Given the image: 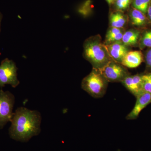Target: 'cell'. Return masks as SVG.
Masks as SVG:
<instances>
[{
	"mask_svg": "<svg viewBox=\"0 0 151 151\" xmlns=\"http://www.w3.org/2000/svg\"><path fill=\"white\" fill-rule=\"evenodd\" d=\"M98 70L108 82H122L125 77L129 75L124 65L112 60Z\"/></svg>",
	"mask_w": 151,
	"mask_h": 151,
	"instance_id": "obj_6",
	"label": "cell"
},
{
	"mask_svg": "<svg viewBox=\"0 0 151 151\" xmlns=\"http://www.w3.org/2000/svg\"><path fill=\"white\" fill-rule=\"evenodd\" d=\"M136 98L137 101L134 108L126 117L127 120L137 119L141 111L151 103V94L150 93L142 92Z\"/></svg>",
	"mask_w": 151,
	"mask_h": 151,
	"instance_id": "obj_7",
	"label": "cell"
},
{
	"mask_svg": "<svg viewBox=\"0 0 151 151\" xmlns=\"http://www.w3.org/2000/svg\"><path fill=\"white\" fill-rule=\"evenodd\" d=\"M41 116L37 111L24 107L18 108L14 113L9 130V135L13 139L26 142L40 132Z\"/></svg>",
	"mask_w": 151,
	"mask_h": 151,
	"instance_id": "obj_1",
	"label": "cell"
},
{
	"mask_svg": "<svg viewBox=\"0 0 151 151\" xmlns=\"http://www.w3.org/2000/svg\"><path fill=\"white\" fill-rule=\"evenodd\" d=\"M106 1L109 4L111 5L113 3L114 0H106Z\"/></svg>",
	"mask_w": 151,
	"mask_h": 151,
	"instance_id": "obj_22",
	"label": "cell"
},
{
	"mask_svg": "<svg viewBox=\"0 0 151 151\" xmlns=\"http://www.w3.org/2000/svg\"><path fill=\"white\" fill-rule=\"evenodd\" d=\"M3 19V14L1 13L0 12V32H1V22L2 20Z\"/></svg>",
	"mask_w": 151,
	"mask_h": 151,
	"instance_id": "obj_21",
	"label": "cell"
},
{
	"mask_svg": "<svg viewBox=\"0 0 151 151\" xmlns=\"http://www.w3.org/2000/svg\"><path fill=\"white\" fill-rule=\"evenodd\" d=\"M131 0H116V8L119 10H124L129 6Z\"/></svg>",
	"mask_w": 151,
	"mask_h": 151,
	"instance_id": "obj_17",
	"label": "cell"
},
{
	"mask_svg": "<svg viewBox=\"0 0 151 151\" xmlns=\"http://www.w3.org/2000/svg\"><path fill=\"white\" fill-rule=\"evenodd\" d=\"M130 17L132 24L138 26L144 25L147 22V18L145 14L135 8L133 9L131 11Z\"/></svg>",
	"mask_w": 151,
	"mask_h": 151,
	"instance_id": "obj_13",
	"label": "cell"
},
{
	"mask_svg": "<svg viewBox=\"0 0 151 151\" xmlns=\"http://www.w3.org/2000/svg\"><path fill=\"white\" fill-rule=\"evenodd\" d=\"M150 17V19L151 20V16L150 17Z\"/></svg>",
	"mask_w": 151,
	"mask_h": 151,
	"instance_id": "obj_23",
	"label": "cell"
},
{
	"mask_svg": "<svg viewBox=\"0 0 151 151\" xmlns=\"http://www.w3.org/2000/svg\"><path fill=\"white\" fill-rule=\"evenodd\" d=\"M142 75L127 76L122 80V83L126 88L135 97L142 92Z\"/></svg>",
	"mask_w": 151,
	"mask_h": 151,
	"instance_id": "obj_9",
	"label": "cell"
},
{
	"mask_svg": "<svg viewBox=\"0 0 151 151\" xmlns=\"http://www.w3.org/2000/svg\"><path fill=\"white\" fill-rule=\"evenodd\" d=\"M143 60L142 52L140 51H129L124 57L121 64L129 68L138 67Z\"/></svg>",
	"mask_w": 151,
	"mask_h": 151,
	"instance_id": "obj_10",
	"label": "cell"
},
{
	"mask_svg": "<svg viewBox=\"0 0 151 151\" xmlns=\"http://www.w3.org/2000/svg\"><path fill=\"white\" fill-rule=\"evenodd\" d=\"M17 68L13 60L6 58L0 65V87L2 88L6 84L16 88L19 84L17 78Z\"/></svg>",
	"mask_w": 151,
	"mask_h": 151,
	"instance_id": "obj_4",
	"label": "cell"
},
{
	"mask_svg": "<svg viewBox=\"0 0 151 151\" xmlns=\"http://www.w3.org/2000/svg\"><path fill=\"white\" fill-rule=\"evenodd\" d=\"M84 48V58L92 64L93 68L100 69L112 60L105 45L97 37L85 41Z\"/></svg>",
	"mask_w": 151,
	"mask_h": 151,
	"instance_id": "obj_2",
	"label": "cell"
},
{
	"mask_svg": "<svg viewBox=\"0 0 151 151\" xmlns=\"http://www.w3.org/2000/svg\"><path fill=\"white\" fill-rule=\"evenodd\" d=\"M151 0H134L133 5L135 9L145 14L147 13Z\"/></svg>",
	"mask_w": 151,
	"mask_h": 151,
	"instance_id": "obj_14",
	"label": "cell"
},
{
	"mask_svg": "<svg viewBox=\"0 0 151 151\" xmlns=\"http://www.w3.org/2000/svg\"><path fill=\"white\" fill-rule=\"evenodd\" d=\"M108 81L98 69L93 68L81 82L82 89L94 98L103 97L106 93Z\"/></svg>",
	"mask_w": 151,
	"mask_h": 151,
	"instance_id": "obj_3",
	"label": "cell"
},
{
	"mask_svg": "<svg viewBox=\"0 0 151 151\" xmlns=\"http://www.w3.org/2000/svg\"><path fill=\"white\" fill-rule=\"evenodd\" d=\"M139 45L141 49L145 47H151V30L144 33L141 38Z\"/></svg>",
	"mask_w": 151,
	"mask_h": 151,
	"instance_id": "obj_16",
	"label": "cell"
},
{
	"mask_svg": "<svg viewBox=\"0 0 151 151\" xmlns=\"http://www.w3.org/2000/svg\"><path fill=\"white\" fill-rule=\"evenodd\" d=\"M105 45L111 59L120 63H121L124 57L129 51L127 47L122 42Z\"/></svg>",
	"mask_w": 151,
	"mask_h": 151,
	"instance_id": "obj_8",
	"label": "cell"
},
{
	"mask_svg": "<svg viewBox=\"0 0 151 151\" xmlns=\"http://www.w3.org/2000/svg\"><path fill=\"white\" fill-rule=\"evenodd\" d=\"M15 100L14 96L9 91L0 90V129L12 119Z\"/></svg>",
	"mask_w": 151,
	"mask_h": 151,
	"instance_id": "obj_5",
	"label": "cell"
},
{
	"mask_svg": "<svg viewBox=\"0 0 151 151\" xmlns=\"http://www.w3.org/2000/svg\"><path fill=\"white\" fill-rule=\"evenodd\" d=\"M145 58L147 67L151 69V49L146 53Z\"/></svg>",
	"mask_w": 151,
	"mask_h": 151,
	"instance_id": "obj_19",
	"label": "cell"
},
{
	"mask_svg": "<svg viewBox=\"0 0 151 151\" xmlns=\"http://www.w3.org/2000/svg\"><path fill=\"white\" fill-rule=\"evenodd\" d=\"M123 31L122 29L118 28L111 27V28L108 30V32L106 35V39L105 41L107 42V41L110 40L111 38L115 36L118 34L122 32Z\"/></svg>",
	"mask_w": 151,
	"mask_h": 151,
	"instance_id": "obj_18",
	"label": "cell"
},
{
	"mask_svg": "<svg viewBox=\"0 0 151 151\" xmlns=\"http://www.w3.org/2000/svg\"><path fill=\"white\" fill-rule=\"evenodd\" d=\"M147 13L148 16L149 17H150L151 16V5H150L149 6L147 11Z\"/></svg>",
	"mask_w": 151,
	"mask_h": 151,
	"instance_id": "obj_20",
	"label": "cell"
},
{
	"mask_svg": "<svg viewBox=\"0 0 151 151\" xmlns=\"http://www.w3.org/2000/svg\"><path fill=\"white\" fill-rule=\"evenodd\" d=\"M110 23L111 27L122 29L127 23V19L122 13L116 12L111 14Z\"/></svg>",
	"mask_w": 151,
	"mask_h": 151,
	"instance_id": "obj_12",
	"label": "cell"
},
{
	"mask_svg": "<svg viewBox=\"0 0 151 151\" xmlns=\"http://www.w3.org/2000/svg\"><path fill=\"white\" fill-rule=\"evenodd\" d=\"M140 36L139 31L130 29L124 32L122 42L126 46H134L137 43Z\"/></svg>",
	"mask_w": 151,
	"mask_h": 151,
	"instance_id": "obj_11",
	"label": "cell"
},
{
	"mask_svg": "<svg viewBox=\"0 0 151 151\" xmlns=\"http://www.w3.org/2000/svg\"><path fill=\"white\" fill-rule=\"evenodd\" d=\"M142 91L151 94V73L142 75Z\"/></svg>",
	"mask_w": 151,
	"mask_h": 151,
	"instance_id": "obj_15",
	"label": "cell"
}]
</instances>
